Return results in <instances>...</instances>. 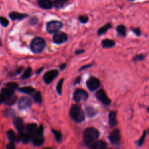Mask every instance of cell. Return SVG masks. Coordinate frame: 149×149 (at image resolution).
Instances as JSON below:
<instances>
[{
    "instance_id": "obj_1",
    "label": "cell",
    "mask_w": 149,
    "mask_h": 149,
    "mask_svg": "<svg viewBox=\"0 0 149 149\" xmlns=\"http://www.w3.org/2000/svg\"><path fill=\"white\" fill-rule=\"evenodd\" d=\"M99 136V132L97 129L93 127H89L85 129L83 135L84 142L87 146L92 144Z\"/></svg>"
},
{
    "instance_id": "obj_2",
    "label": "cell",
    "mask_w": 149,
    "mask_h": 149,
    "mask_svg": "<svg viewBox=\"0 0 149 149\" xmlns=\"http://www.w3.org/2000/svg\"><path fill=\"white\" fill-rule=\"evenodd\" d=\"M71 118L77 123H81L85 119V115L83 110L78 105H73L70 110Z\"/></svg>"
},
{
    "instance_id": "obj_3",
    "label": "cell",
    "mask_w": 149,
    "mask_h": 149,
    "mask_svg": "<svg viewBox=\"0 0 149 149\" xmlns=\"http://www.w3.org/2000/svg\"><path fill=\"white\" fill-rule=\"evenodd\" d=\"M45 47V41L41 37H36L30 44V49L35 54H40Z\"/></svg>"
},
{
    "instance_id": "obj_4",
    "label": "cell",
    "mask_w": 149,
    "mask_h": 149,
    "mask_svg": "<svg viewBox=\"0 0 149 149\" xmlns=\"http://www.w3.org/2000/svg\"><path fill=\"white\" fill-rule=\"evenodd\" d=\"M62 27V23L58 21H53L48 22L46 25V30L48 33L53 34L59 31Z\"/></svg>"
},
{
    "instance_id": "obj_5",
    "label": "cell",
    "mask_w": 149,
    "mask_h": 149,
    "mask_svg": "<svg viewBox=\"0 0 149 149\" xmlns=\"http://www.w3.org/2000/svg\"><path fill=\"white\" fill-rule=\"evenodd\" d=\"M86 84L88 89L91 92H93L100 87V81L96 77L91 76L87 80Z\"/></svg>"
},
{
    "instance_id": "obj_6",
    "label": "cell",
    "mask_w": 149,
    "mask_h": 149,
    "mask_svg": "<svg viewBox=\"0 0 149 149\" xmlns=\"http://www.w3.org/2000/svg\"><path fill=\"white\" fill-rule=\"evenodd\" d=\"M88 97V93L83 89H78L73 93V100L76 102H79L82 100H86Z\"/></svg>"
},
{
    "instance_id": "obj_7",
    "label": "cell",
    "mask_w": 149,
    "mask_h": 149,
    "mask_svg": "<svg viewBox=\"0 0 149 149\" xmlns=\"http://www.w3.org/2000/svg\"><path fill=\"white\" fill-rule=\"evenodd\" d=\"M59 72L57 70H51L46 72L43 75V80L45 84L49 85L57 77Z\"/></svg>"
},
{
    "instance_id": "obj_8",
    "label": "cell",
    "mask_w": 149,
    "mask_h": 149,
    "mask_svg": "<svg viewBox=\"0 0 149 149\" xmlns=\"http://www.w3.org/2000/svg\"><path fill=\"white\" fill-rule=\"evenodd\" d=\"M96 97L99 101L104 105L108 106L111 103L110 99L108 97L106 92L103 89L99 90L96 93Z\"/></svg>"
},
{
    "instance_id": "obj_9",
    "label": "cell",
    "mask_w": 149,
    "mask_h": 149,
    "mask_svg": "<svg viewBox=\"0 0 149 149\" xmlns=\"http://www.w3.org/2000/svg\"><path fill=\"white\" fill-rule=\"evenodd\" d=\"M68 40L67 35L62 31H58L53 36V41L57 44H61L66 42Z\"/></svg>"
},
{
    "instance_id": "obj_10",
    "label": "cell",
    "mask_w": 149,
    "mask_h": 149,
    "mask_svg": "<svg viewBox=\"0 0 149 149\" xmlns=\"http://www.w3.org/2000/svg\"><path fill=\"white\" fill-rule=\"evenodd\" d=\"M108 139L111 144H117L119 143L121 140L120 132L118 129H115L110 134Z\"/></svg>"
},
{
    "instance_id": "obj_11",
    "label": "cell",
    "mask_w": 149,
    "mask_h": 149,
    "mask_svg": "<svg viewBox=\"0 0 149 149\" xmlns=\"http://www.w3.org/2000/svg\"><path fill=\"white\" fill-rule=\"evenodd\" d=\"M31 100L27 97H22L18 103V107L21 110H24L30 107L31 106Z\"/></svg>"
},
{
    "instance_id": "obj_12",
    "label": "cell",
    "mask_w": 149,
    "mask_h": 149,
    "mask_svg": "<svg viewBox=\"0 0 149 149\" xmlns=\"http://www.w3.org/2000/svg\"><path fill=\"white\" fill-rule=\"evenodd\" d=\"M27 16H28L27 14L21 13L17 12H12L9 14V17L12 21H16V20L21 21L27 18Z\"/></svg>"
},
{
    "instance_id": "obj_13",
    "label": "cell",
    "mask_w": 149,
    "mask_h": 149,
    "mask_svg": "<svg viewBox=\"0 0 149 149\" xmlns=\"http://www.w3.org/2000/svg\"><path fill=\"white\" fill-rule=\"evenodd\" d=\"M38 4L40 8L44 9H51L53 5L51 0H39Z\"/></svg>"
},
{
    "instance_id": "obj_14",
    "label": "cell",
    "mask_w": 149,
    "mask_h": 149,
    "mask_svg": "<svg viewBox=\"0 0 149 149\" xmlns=\"http://www.w3.org/2000/svg\"><path fill=\"white\" fill-rule=\"evenodd\" d=\"M13 124L16 129L19 132H22L23 129V121L22 118L19 117L15 118L13 121Z\"/></svg>"
},
{
    "instance_id": "obj_15",
    "label": "cell",
    "mask_w": 149,
    "mask_h": 149,
    "mask_svg": "<svg viewBox=\"0 0 149 149\" xmlns=\"http://www.w3.org/2000/svg\"><path fill=\"white\" fill-rule=\"evenodd\" d=\"M106 143L103 141H97L93 143L90 149H106Z\"/></svg>"
},
{
    "instance_id": "obj_16",
    "label": "cell",
    "mask_w": 149,
    "mask_h": 149,
    "mask_svg": "<svg viewBox=\"0 0 149 149\" xmlns=\"http://www.w3.org/2000/svg\"><path fill=\"white\" fill-rule=\"evenodd\" d=\"M102 45L104 48H110L115 46V43L112 40L104 39L102 41Z\"/></svg>"
},
{
    "instance_id": "obj_17",
    "label": "cell",
    "mask_w": 149,
    "mask_h": 149,
    "mask_svg": "<svg viewBox=\"0 0 149 149\" xmlns=\"http://www.w3.org/2000/svg\"><path fill=\"white\" fill-rule=\"evenodd\" d=\"M1 94L3 97V98H5L9 97H11L14 95V90L11 89L10 88H4L1 90Z\"/></svg>"
},
{
    "instance_id": "obj_18",
    "label": "cell",
    "mask_w": 149,
    "mask_h": 149,
    "mask_svg": "<svg viewBox=\"0 0 149 149\" xmlns=\"http://www.w3.org/2000/svg\"><path fill=\"white\" fill-rule=\"evenodd\" d=\"M37 129V126L35 124H30L27 125L26 126V130L27 133L32 135L33 136V135L36 134Z\"/></svg>"
},
{
    "instance_id": "obj_19",
    "label": "cell",
    "mask_w": 149,
    "mask_h": 149,
    "mask_svg": "<svg viewBox=\"0 0 149 149\" xmlns=\"http://www.w3.org/2000/svg\"><path fill=\"white\" fill-rule=\"evenodd\" d=\"M109 124L111 126H114L117 124V119H116V114L114 112H111L109 114L108 117Z\"/></svg>"
},
{
    "instance_id": "obj_20",
    "label": "cell",
    "mask_w": 149,
    "mask_h": 149,
    "mask_svg": "<svg viewBox=\"0 0 149 149\" xmlns=\"http://www.w3.org/2000/svg\"><path fill=\"white\" fill-rule=\"evenodd\" d=\"M44 142V139L43 136H34L33 138V143L35 146H41Z\"/></svg>"
},
{
    "instance_id": "obj_21",
    "label": "cell",
    "mask_w": 149,
    "mask_h": 149,
    "mask_svg": "<svg viewBox=\"0 0 149 149\" xmlns=\"http://www.w3.org/2000/svg\"><path fill=\"white\" fill-rule=\"evenodd\" d=\"M112 27V26L110 23H107L102 27H100L97 30V35L98 36H101L103 35L106 31H107L110 29Z\"/></svg>"
},
{
    "instance_id": "obj_22",
    "label": "cell",
    "mask_w": 149,
    "mask_h": 149,
    "mask_svg": "<svg viewBox=\"0 0 149 149\" xmlns=\"http://www.w3.org/2000/svg\"><path fill=\"white\" fill-rule=\"evenodd\" d=\"M68 2V0H54L53 3L54 6L58 9L63 8Z\"/></svg>"
},
{
    "instance_id": "obj_23",
    "label": "cell",
    "mask_w": 149,
    "mask_h": 149,
    "mask_svg": "<svg viewBox=\"0 0 149 149\" xmlns=\"http://www.w3.org/2000/svg\"><path fill=\"white\" fill-rule=\"evenodd\" d=\"M86 111L88 117H90V118L94 117L97 112V110L94 107H91V106L87 107L86 108Z\"/></svg>"
},
{
    "instance_id": "obj_24",
    "label": "cell",
    "mask_w": 149,
    "mask_h": 149,
    "mask_svg": "<svg viewBox=\"0 0 149 149\" xmlns=\"http://www.w3.org/2000/svg\"><path fill=\"white\" fill-rule=\"evenodd\" d=\"M16 99H17V97H16V96L13 95V96H12L11 97H9L4 98V102L7 105L11 106V105L13 104L16 102Z\"/></svg>"
},
{
    "instance_id": "obj_25",
    "label": "cell",
    "mask_w": 149,
    "mask_h": 149,
    "mask_svg": "<svg viewBox=\"0 0 149 149\" xmlns=\"http://www.w3.org/2000/svg\"><path fill=\"white\" fill-rule=\"evenodd\" d=\"M116 30H117L118 35L123 37H125L126 36V27L125 26L122 25H118L117 28H116Z\"/></svg>"
},
{
    "instance_id": "obj_26",
    "label": "cell",
    "mask_w": 149,
    "mask_h": 149,
    "mask_svg": "<svg viewBox=\"0 0 149 149\" xmlns=\"http://www.w3.org/2000/svg\"><path fill=\"white\" fill-rule=\"evenodd\" d=\"M19 91L25 94H31L35 91V89L31 86H26L19 88Z\"/></svg>"
},
{
    "instance_id": "obj_27",
    "label": "cell",
    "mask_w": 149,
    "mask_h": 149,
    "mask_svg": "<svg viewBox=\"0 0 149 149\" xmlns=\"http://www.w3.org/2000/svg\"><path fill=\"white\" fill-rule=\"evenodd\" d=\"M63 80L64 79L62 78V79H61L58 82V84L57 85V86H56V90L58 93V94L59 95H61V93H62V86H63Z\"/></svg>"
},
{
    "instance_id": "obj_28",
    "label": "cell",
    "mask_w": 149,
    "mask_h": 149,
    "mask_svg": "<svg viewBox=\"0 0 149 149\" xmlns=\"http://www.w3.org/2000/svg\"><path fill=\"white\" fill-rule=\"evenodd\" d=\"M33 138V135L29 134V133H27V134H23V136H22V140L23 141V142L24 143H29L31 139H32Z\"/></svg>"
},
{
    "instance_id": "obj_29",
    "label": "cell",
    "mask_w": 149,
    "mask_h": 149,
    "mask_svg": "<svg viewBox=\"0 0 149 149\" xmlns=\"http://www.w3.org/2000/svg\"><path fill=\"white\" fill-rule=\"evenodd\" d=\"M7 136L8 139L10 140L11 142H14L16 141V136L15 135V132L12 130H9L7 132Z\"/></svg>"
},
{
    "instance_id": "obj_30",
    "label": "cell",
    "mask_w": 149,
    "mask_h": 149,
    "mask_svg": "<svg viewBox=\"0 0 149 149\" xmlns=\"http://www.w3.org/2000/svg\"><path fill=\"white\" fill-rule=\"evenodd\" d=\"M31 72H32V69L30 67H28L25 71L24 72V73H23V75L21 76V79H26L27 78H29L31 74Z\"/></svg>"
},
{
    "instance_id": "obj_31",
    "label": "cell",
    "mask_w": 149,
    "mask_h": 149,
    "mask_svg": "<svg viewBox=\"0 0 149 149\" xmlns=\"http://www.w3.org/2000/svg\"><path fill=\"white\" fill-rule=\"evenodd\" d=\"M53 134L55 138V139L57 142H61L62 140V134L60 132L56 130H52Z\"/></svg>"
},
{
    "instance_id": "obj_32",
    "label": "cell",
    "mask_w": 149,
    "mask_h": 149,
    "mask_svg": "<svg viewBox=\"0 0 149 149\" xmlns=\"http://www.w3.org/2000/svg\"><path fill=\"white\" fill-rule=\"evenodd\" d=\"M34 100L37 103H41L42 102V98H41V93L40 92H37L35 94L34 97Z\"/></svg>"
},
{
    "instance_id": "obj_33",
    "label": "cell",
    "mask_w": 149,
    "mask_h": 149,
    "mask_svg": "<svg viewBox=\"0 0 149 149\" xmlns=\"http://www.w3.org/2000/svg\"><path fill=\"white\" fill-rule=\"evenodd\" d=\"M0 24L4 27H7L9 25V21L3 16H0Z\"/></svg>"
},
{
    "instance_id": "obj_34",
    "label": "cell",
    "mask_w": 149,
    "mask_h": 149,
    "mask_svg": "<svg viewBox=\"0 0 149 149\" xmlns=\"http://www.w3.org/2000/svg\"><path fill=\"white\" fill-rule=\"evenodd\" d=\"M6 86H7V88H10L13 90H15V89L18 88V84H16V83H15V82H9V83H8V84H6Z\"/></svg>"
},
{
    "instance_id": "obj_35",
    "label": "cell",
    "mask_w": 149,
    "mask_h": 149,
    "mask_svg": "<svg viewBox=\"0 0 149 149\" xmlns=\"http://www.w3.org/2000/svg\"><path fill=\"white\" fill-rule=\"evenodd\" d=\"M146 136V132L144 131L142 136H141V138L139 139V140L137 142V144H138V145L139 146H141L143 144V143H144V141Z\"/></svg>"
},
{
    "instance_id": "obj_36",
    "label": "cell",
    "mask_w": 149,
    "mask_h": 149,
    "mask_svg": "<svg viewBox=\"0 0 149 149\" xmlns=\"http://www.w3.org/2000/svg\"><path fill=\"white\" fill-rule=\"evenodd\" d=\"M79 20L80 23H86L88 22L89 18L86 16L81 15L79 16Z\"/></svg>"
},
{
    "instance_id": "obj_37",
    "label": "cell",
    "mask_w": 149,
    "mask_h": 149,
    "mask_svg": "<svg viewBox=\"0 0 149 149\" xmlns=\"http://www.w3.org/2000/svg\"><path fill=\"white\" fill-rule=\"evenodd\" d=\"M43 126L42 125H41L39 128H37L36 133L35 134V135L34 136H43Z\"/></svg>"
},
{
    "instance_id": "obj_38",
    "label": "cell",
    "mask_w": 149,
    "mask_h": 149,
    "mask_svg": "<svg viewBox=\"0 0 149 149\" xmlns=\"http://www.w3.org/2000/svg\"><path fill=\"white\" fill-rule=\"evenodd\" d=\"M144 59V55L143 54H139L136 55L135 57H134L133 60L134 62H138V61H141Z\"/></svg>"
},
{
    "instance_id": "obj_39",
    "label": "cell",
    "mask_w": 149,
    "mask_h": 149,
    "mask_svg": "<svg viewBox=\"0 0 149 149\" xmlns=\"http://www.w3.org/2000/svg\"><path fill=\"white\" fill-rule=\"evenodd\" d=\"M37 23H38V19L36 17H32V18H31L30 19V20H29V23L30 25H32V26L36 25Z\"/></svg>"
},
{
    "instance_id": "obj_40",
    "label": "cell",
    "mask_w": 149,
    "mask_h": 149,
    "mask_svg": "<svg viewBox=\"0 0 149 149\" xmlns=\"http://www.w3.org/2000/svg\"><path fill=\"white\" fill-rule=\"evenodd\" d=\"M132 30L137 36H140L141 35V30L140 29L134 28V29H132Z\"/></svg>"
},
{
    "instance_id": "obj_41",
    "label": "cell",
    "mask_w": 149,
    "mask_h": 149,
    "mask_svg": "<svg viewBox=\"0 0 149 149\" xmlns=\"http://www.w3.org/2000/svg\"><path fill=\"white\" fill-rule=\"evenodd\" d=\"M7 149H15V146L14 144V142H10L9 143H8L7 146Z\"/></svg>"
},
{
    "instance_id": "obj_42",
    "label": "cell",
    "mask_w": 149,
    "mask_h": 149,
    "mask_svg": "<svg viewBox=\"0 0 149 149\" xmlns=\"http://www.w3.org/2000/svg\"><path fill=\"white\" fill-rule=\"evenodd\" d=\"M85 52V50L84 49H77V50L75 51V54L76 55H79V54H81L82 53H84Z\"/></svg>"
},
{
    "instance_id": "obj_43",
    "label": "cell",
    "mask_w": 149,
    "mask_h": 149,
    "mask_svg": "<svg viewBox=\"0 0 149 149\" xmlns=\"http://www.w3.org/2000/svg\"><path fill=\"white\" fill-rule=\"evenodd\" d=\"M92 65H93V64H89V65H86V66H84V67H81V68L79 70V71H83V70H84V69H87V68H90V67H92Z\"/></svg>"
},
{
    "instance_id": "obj_44",
    "label": "cell",
    "mask_w": 149,
    "mask_h": 149,
    "mask_svg": "<svg viewBox=\"0 0 149 149\" xmlns=\"http://www.w3.org/2000/svg\"><path fill=\"white\" fill-rule=\"evenodd\" d=\"M66 67H67V63H61L59 65V69H60L61 71H63L64 69H65Z\"/></svg>"
},
{
    "instance_id": "obj_45",
    "label": "cell",
    "mask_w": 149,
    "mask_h": 149,
    "mask_svg": "<svg viewBox=\"0 0 149 149\" xmlns=\"http://www.w3.org/2000/svg\"><path fill=\"white\" fill-rule=\"evenodd\" d=\"M81 81V76H78L75 80V85L78 84Z\"/></svg>"
},
{
    "instance_id": "obj_46",
    "label": "cell",
    "mask_w": 149,
    "mask_h": 149,
    "mask_svg": "<svg viewBox=\"0 0 149 149\" xmlns=\"http://www.w3.org/2000/svg\"><path fill=\"white\" fill-rule=\"evenodd\" d=\"M22 70H23V68H19L16 71V72H15V75H18V74H19L22 71Z\"/></svg>"
},
{
    "instance_id": "obj_47",
    "label": "cell",
    "mask_w": 149,
    "mask_h": 149,
    "mask_svg": "<svg viewBox=\"0 0 149 149\" xmlns=\"http://www.w3.org/2000/svg\"><path fill=\"white\" fill-rule=\"evenodd\" d=\"M4 102V98L2 96V94L0 93V104H1L2 103Z\"/></svg>"
},
{
    "instance_id": "obj_48",
    "label": "cell",
    "mask_w": 149,
    "mask_h": 149,
    "mask_svg": "<svg viewBox=\"0 0 149 149\" xmlns=\"http://www.w3.org/2000/svg\"><path fill=\"white\" fill-rule=\"evenodd\" d=\"M43 69H44L43 68H41L39 69L36 71V74H40V73L43 71Z\"/></svg>"
},
{
    "instance_id": "obj_49",
    "label": "cell",
    "mask_w": 149,
    "mask_h": 149,
    "mask_svg": "<svg viewBox=\"0 0 149 149\" xmlns=\"http://www.w3.org/2000/svg\"><path fill=\"white\" fill-rule=\"evenodd\" d=\"M44 149H52L51 148H44Z\"/></svg>"
},
{
    "instance_id": "obj_50",
    "label": "cell",
    "mask_w": 149,
    "mask_h": 149,
    "mask_svg": "<svg viewBox=\"0 0 149 149\" xmlns=\"http://www.w3.org/2000/svg\"><path fill=\"white\" fill-rule=\"evenodd\" d=\"M1 40H0V45H1Z\"/></svg>"
},
{
    "instance_id": "obj_51",
    "label": "cell",
    "mask_w": 149,
    "mask_h": 149,
    "mask_svg": "<svg viewBox=\"0 0 149 149\" xmlns=\"http://www.w3.org/2000/svg\"><path fill=\"white\" fill-rule=\"evenodd\" d=\"M130 1H135V0H130Z\"/></svg>"
}]
</instances>
